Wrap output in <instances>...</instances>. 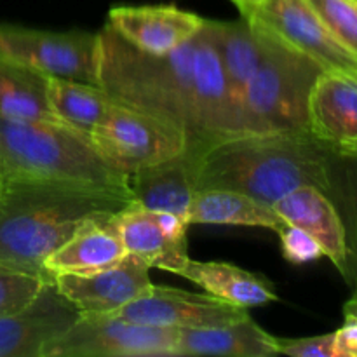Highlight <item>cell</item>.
Masks as SVG:
<instances>
[{
	"mask_svg": "<svg viewBox=\"0 0 357 357\" xmlns=\"http://www.w3.org/2000/svg\"><path fill=\"white\" fill-rule=\"evenodd\" d=\"M98 86L117 103L174 122L208 150L243 135L216 49L201 30L164 56L132 47L108 24L98 31Z\"/></svg>",
	"mask_w": 357,
	"mask_h": 357,
	"instance_id": "6da1fadb",
	"label": "cell"
},
{
	"mask_svg": "<svg viewBox=\"0 0 357 357\" xmlns=\"http://www.w3.org/2000/svg\"><path fill=\"white\" fill-rule=\"evenodd\" d=\"M178 333L174 328L131 323L112 314L79 312L45 344L42 357H173Z\"/></svg>",
	"mask_w": 357,
	"mask_h": 357,
	"instance_id": "52a82bcc",
	"label": "cell"
},
{
	"mask_svg": "<svg viewBox=\"0 0 357 357\" xmlns=\"http://www.w3.org/2000/svg\"><path fill=\"white\" fill-rule=\"evenodd\" d=\"M324 194L337 208L345 230L349 255V284L357 296V155L328 150L324 160Z\"/></svg>",
	"mask_w": 357,
	"mask_h": 357,
	"instance_id": "cb8c5ba5",
	"label": "cell"
},
{
	"mask_svg": "<svg viewBox=\"0 0 357 357\" xmlns=\"http://www.w3.org/2000/svg\"><path fill=\"white\" fill-rule=\"evenodd\" d=\"M354 2H357V0H354Z\"/></svg>",
	"mask_w": 357,
	"mask_h": 357,
	"instance_id": "836d02e7",
	"label": "cell"
},
{
	"mask_svg": "<svg viewBox=\"0 0 357 357\" xmlns=\"http://www.w3.org/2000/svg\"><path fill=\"white\" fill-rule=\"evenodd\" d=\"M190 225H243L264 227L278 234L286 225L274 206L257 201L246 194L223 188L197 190L188 208Z\"/></svg>",
	"mask_w": 357,
	"mask_h": 357,
	"instance_id": "7402d4cb",
	"label": "cell"
},
{
	"mask_svg": "<svg viewBox=\"0 0 357 357\" xmlns=\"http://www.w3.org/2000/svg\"><path fill=\"white\" fill-rule=\"evenodd\" d=\"M261 30L268 37V49L244 91L243 132H310V93L324 70L271 31Z\"/></svg>",
	"mask_w": 357,
	"mask_h": 357,
	"instance_id": "5b68a950",
	"label": "cell"
},
{
	"mask_svg": "<svg viewBox=\"0 0 357 357\" xmlns=\"http://www.w3.org/2000/svg\"><path fill=\"white\" fill-rule=\"evenodd\" d=\"M278 354L291 357H335L333 333L309 338H291L278 340Z\"/></svg>",
	"mask_w": 357,
	"mask_h": 357,
	"instance_id": "f1b7e54d",
	"label": "cell"
},
{
	"mask_svg": "<svg viewBox=\"0 0 357 357\" xmlns=\"http://www.w3.org/2000/svg\"><path fill=\"white\" fill-rule=\"evenodd\" d=\"M98 155L124 174L183 152L187 131L174 122L115 101L91 132Z\"/></svg>",
	"mask_w": 357,
	"mask_h": 357,
	"instance_id": "8992f818",
	"label": "cell"
},
{
	"mask_svg": "<svg viewBox=\"0 0 357 357\" xmlns=\"http://www.w3.org/2000/svg\"><path fill=\"white\" fill-rule=\"evenodd\" d=\"M79 310L54 282H45L30 305L0 316V357H42L45 344L66 330Z\"/></svg>",
	"mask_w": 357,
	"mask_h": 357,
	"instance_id": "5bb4252c",
	"label": "cell"
},
{
	"mask_svg": "<svg viewBox=\"0 0 357 357\" xmlns=\"http://www.w3.org/2000/svg\"><path fill=\"white\" fill-rule=\"evenodd\" d=\"M309 131L333 152L357 155V73L324 72L309 100Z\"/></svg>",
	"mask_w": 357,
	"mask_h": 357,
	"instance_id": "9a60e30c",
	"label": "cell"
},
{
	"mask_svg": "<svg viewBox=\"0 0 357 357\" xmlns=\"http://www.w3.org/2000/svg\"><path fill=\"white\" fill-rule=\"evenodd\" d=\"M279 239H281V251L282 257L293 265H303L310 264V261L319 260L321 257H324L323 250L317 244V241L314 239L310 234H307L305 230L298 229V227H293L289 223H286L281 230L278 232Z\"/></svg>",
	"mask_w": 357,
	"mask_h": 357,
	"instance_id": "83f0119b",
	"label": "cell"
},
{
	"mask_svg": "<svg viewBox=\"0 0 357 357\" xmlns=\"http://www.w3.org/2000/svg\"><path fill=\"white\" fill-rule=\"evenodd\" d=\"M108 215L94 216L79 227L51 257L44 267L49 275L87 274L100 271L128 255Z\"/></svg>",
	"mask_w": 357,
	"mask_h": 357,
	"instance_id": "ffe728a7",
	"label": "cell"
},
{
	"mask_svg": "<svg viewBox=\"0 0 357 357\" xmlns=\"http://www.w3.org/2000/svg\"><path fill=\"white\" fill-rule=\"evenodd\" d=\"M49 103L59 122L91 139L94 126L101 121L114 98L98 84L49 77Z\"/></svg>",
	"mask_w": 357,
	"mask_h": 357,
	"instance_id": "d4e9b609",
	"label": "cell"
},
{
	"mask_svg": "<svg viewBox=\"0 0 357 357\" xmlns=\"http://www.w3.org/2000/svg\"><path fill=\"white\" fill-rule=\"evenodd\" d=\"M328 150L310 132H243L202 153L197 190H236L271 206L305 185L324 190Z\"/></svg>",
	"mask_w": 357,
	"mask_h": 357,
	"instance_id": "3957f363",
	"label": "cell"
},
{
	"mask_svg": "<svg viewBox=\"0 0 357 357\" xmlns=\"http://www.w3.org/2000/svg\"><path fill=\"white\" fill-rule=\"evenodd\" d=\"M0 176L6 183L93 187L132 197L129 176L108 166L93 143L58 122L0 119Z\"/></svg>",
	"mask_w": 357,
	"mask_h": 357,
	"instance_id": "277c9868",
	"label": "cell"
},
{
	"mask_svg": "<svg viewBox=\"0 0 357 357\" xmlns=\"http://www.w3.org/2000/svg\"><path fill=\"white\" fill-rule=\"evenodd\" d=\"M344 47L357 56V2L354 0H307Z\"/></svg>",
	"mask_w": 357,
	"mask_h": 357,
	"instance_id": "4316f807",
	"label": "cell"
},
{
	"mask_svg": "<svg viewBox=\"0 0 357 357\" xmlns=\"http://www.w3.org/2000/svg\"><path fill=\"white\" fill-rule=\"evenodd\" d=\"M230 2L237 7V10H239L243 20L251 21L255 17V14L260 10V7L264 6L267 0H230Z\"/></svg>",
	"mask_w": 357,
	"mask_h": 357,
	"instance_id": "4dcf8cb0",
	"label": "cell"
},
{
	"mask_svg": "<svg viewBox=\"0 0 357 357\" xmlns=\"http://www.w3.org/2000/svg\"><path fill=\"white\" fill-rule=\"evenodd\" d=\"M107 24L128 44L152 56L173 52L190 40L204 24V17L176 6H115Z\"/></svg>",
	"mask_w": 357,
	"mask_h": 357,
	"instance_id": "4fadbf2b",
	"label": "cell"
},
{
	"mask_svg": "<svg viewBox=\"0 0 357 357\" xmlns=\"http://www.w3.org/2000/svg\"><path fill=\"white\" fill-rule=\"evenodd\" d=\"M49 77L0 58V119L59 122L49 103Z\"/></svg>",
	"mask_w": 357,
	"mask_h": 357,
	"instance_id": "603a6c76",
	"label": "cell"
},
{
	"mask_svg": "<svg viewBox=\"0 0 357 357\" xmlns=\"http://www.w3.org/2000/svg\"><path fill=\"white\" fill-rule=\"evenodd\" d=\"M335 357H357V319L345 316L344 324L333 331Z\"/></svg>",
	"mask_w": 357,
	"mask_h": 357,
	"instance_id": "f546056e",
	"label": "cell"
},
{
	"mask_svg": "<svg viewBox=\"0 0 357 357\" xmlns=\"http://www.w3.org/2000/svg\"><path fill=\"white\" fill-rule=\"evenodd\" d=\"M286 223L305 230L317 241L324 257L331 260L349 282V255L345 230L337 208L321 188L305 185L289 192L274 204Z\"/></svg>",
	"mask_w": 357,
	"mask_h": 357,
	"instance_id": "e0dca14e",
	"label": "cell"
},
{
	"mask_svg": "<svg viewBox=\"0 0 357 357\" xmlns=\"http://www.w3.org/2000/svg\"><path fill=\"white\" fill-rule=\"evenodd\" d=\"M132 202L93 187L6 183L0 195V264L52 281L44 264L82 223Z\"/></svg>",
	"mask_w": 357,
	"mask_h": 357,
	"instance_id": "7a4b0ae2",
	"label": "cell"
},
{
	"mask_svg": "<svg viewBox=\"0 0 357 357\" xmlns=\"http://www.w3.org/2000/svg\"><path fill=\"white\" fill-rule=\"evenodd\" d=\"M204 152L206 149L190 143L178 155L129 174V187L135 201L143 208L187 218L192 199L197 194L199 169Z\"/></svg>",
	"mask_w": 357,
	"mask_h": 357,
	"instance_id": "2e32d148",
	"label": "cell"
},
{
	"mask_svg": "<svg viewBox=\"0 0 357 357\" xmlns=\"http://www.w3.org/2000/svg\"><path fill=\"white\" fill-rule=\"evenodd\" d=\"M344 314L349 317H356L357 319V296L352 295L351 300L344 305Z\"/></svg>",
	"mask_w": 357,
	"mask_h": 357,
	"instance_id": "1f68e13d",
	"label": "cell"
},
{
	"mask_svg": "<svg viewBox=\"0 0 357 357\" xmlns=\"http://www.w3.org/2000/svg\"><path fill=\"white\" fill-rule=\"evenodd\" d=\"M131 323L150 326L195 330L232 323L248 316V309L227 303L216 296L181 291L167 286H153L152 291L132 300L128 305L108 312Z\"/></svg>",
	"mask_w": 357,
	"mask_h": 357,
	"instance_id": "8fae6325",
	"label": "cell"
},
{
	"mask_svg": "<svg viewBox=\"0 0 357 357\" xmlns=\"http://www.w3.org/2000/svg\"><path fill=\"white\" fill-rule=\"evenodd\" d=\"M178 275L201 286L208 295L241 309L250 310L278 302L274 284L265 275L227 261H197L190 258Z\"/></svg>",
	"mask_w": 357,
	"mask_h": 357,
	"instance_id": "44dd1931",
	"label": "cell"
},
{
	"mask_svg": "<svg viewBox=\"0 0 357 357\" xmlns=\"http://www.w3.org/2000/svg\"><path fill=\"white\" fill-rule=\"evenodd\" d=\"M0 195H2V176H0Z\"/></svg>",
	"mask_w": 357,
	"mask_h": 357,
	"instance_id": "d6a6232c",
	"label": "cell"
},
{
	"mask_svg": "<svg viewBox=\"0 0 357 357\" xmlns=\"http://www.w3.org/2000/svg\"><path fill=\"white\" fill-rule=\"evenodd\" d=\"M250 23L271 31L324 72L357 73V56L337 40L307 0H267Z\"/></svg>",
	"mask_w": 357,
	"mask_h": 357,
	"instance_id": "9c48e42d",
	"label": "cell"
},
{
	"mask_svg": "<svg viewBox=\"0 0 357 357\" xmlns=\"http://www.w3.org/2000/svg\"><path fill=\"white\" fill-rule=\"evenodd\" d=\"M278 337L267 333L248 314L218 326L180 330L173 357H271L278 354Z\"/></svg>",
	"mask_w": 357,
	"mask_h": 357,
	"instance_id": "d6986e66",
	"label": "cell"
},
{
	"mask_svg": "<svg viewBox=\"0 0 357 357\" xmlns=\"http://www.w3.org/2000/svg\"><path fill=\"white\" fill-rule=\"evenodd\" d=\"M52 282L79 312L108 314L152 291L150 267L128 253L115 264L87 274H54Z\"/></svg>",
	"mask_w": 357,
	"mask_h": 357,
	"instance_id": "7c38bea8",
	"label": "cell"
},
{
	"mask_svg": "<svg viewBox=\"0 0 357 357\" xmlns=\"http://www.w3.org/2000/svg\"><path fill=\"white\" fill-rule=\"evenodd\" d=\"M110 223L128 253L136 255L150 268L180 274L190 260L187 246V218L174 213L143 208L136 201L110 216Z\"/></svg>",
	"mask_w": 357,
	"mask_h": 357,
	"instance_id": "30bf717a",
	"label": "cell"
},
{
	"mask_svg": "<svg viewBox=\"0 0 357 357\" xmlns=\"http://www.w3.org/2000/svg\"><path fill=\"white\" fill-rule=\"evenodd\" d=\"M204 30L215 45L230 94L241 115L246 86L267 54V33L243 17L241 21L204 20Z\"/></svg>",
	"mask_w": 357,
	"mask_h": 357,
	"instance_id": "ac0fdd59",
	"label": "cell"
},
{
	"mask_svg": "<svg viewBox=\"0 0 357 357\" xmlns=\"http://www.w3.org/2000/svg\"><path fill=\"white\" fill-rule=\"evenodd\" d=\"M0 58L45 77L98 84V33L0 24Z\"/></svg>",
	"mask_w": 357,
	"mask_h": 357,
	"instance_id": "ba28073f",
	"label": "cell"
},
{
	"mask_svg": "<svg viewBox=\"0 0 357 357\" xmlns=\"http://www.w3.org/2000/svg\"><path fill=\"white\" fill-rule=\"evenodd\" d=\"M45 282L51 281L0 264V316H9L30 305Z\"/></svg>",
	"mask_w": 357,
	"mask_h": 357,
	"instance_id": "484cf974",
	"label": "cell"
}]
</instances>
